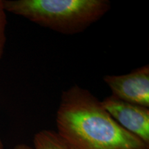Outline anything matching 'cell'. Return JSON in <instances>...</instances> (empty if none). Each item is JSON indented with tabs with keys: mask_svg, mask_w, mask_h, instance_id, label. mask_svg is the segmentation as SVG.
<instances>
[{
	"mask_svg": "<svg viewBox=\"0 0 149 149\" xmlns=\"http://www.w3.org/2000/svg\"><path fill=\"white\" fill-rule=\"evenodd\" d=\"M55 121L56 132L68 149H149L121 126L97 97L78 85L62 92Z\"/></svg>",
	"mask_w": 149,
	"mask_h": 149,
	"instance_id": "1",
	"label": "cell"
},
{
	"mask_svg": "<svg viewBox=\"0 0 149 149\" xmlns=\"http://www.w3.org/2000/svg\"><path fill=\"white\" fill-rule=\"evenodd\" d=\"M6 12L65 35L77 34L110 10L108 0H3Z\"/></svg>",
	"mask_w": 149,
	"mask_h": 149,
	"instance_id": "2",
	"label": "cell"
},
{
	"mask_svg": "<svg viewBox=\"0 0 149 149\" xmlns=\"http://www.w3.org/2000/svg\"><path fill=\"white\" fill-rule=\"evenodd\" d=\"M104 81L119 100L149 108V65L125 74H107Z\"/></svg>",
	"mask_w": 149,
	"mask_h": 149,
	"instance_id": "3",
	"label": "cell"
},
{
	"mask_svg": "<svg viewBox=\"0 0 149 149\" xmlns=\"http://www.w3.org/2000/svg\"><path fill=\"white\" fill-rule=\"evenodd\" d=\"M101 103L121 126L149 144V108L122 101L113 95Z\"/></svg>",
	"mask_w": 149,
	"mask_h": 149,
	"instance_id": "4",
	"label": "cell"
},
{
	"mask_svg": "<svg viewBox=\"0 0 149 149\" xmlns=\"http://www.w3.org/2000/svg\"><path fill=\"white\" fill-rule=\"evenodd\" d=\"M33 149H68L55 130H41L33 138Z\"/></svg>",
	"mask_w": 149,
	"mask_h": 149,
	"instance_id": "5",
	"label": "cell"
},
{
	"mask_svg": "<svg viewBox=\"0 0 149 149\" xmlns=\"http://www.w3.org/2000/svg\"><path fill=\"white\" fill-rule=\"evenodd\" d=\"M7 25L6 11L3 0H0V60L2 59L4 53L5 45L6 42V27Z\"/></svg>",
	"mask_w": 149,
	"mask_h": 149,
	"instance_id": "6",
	"label": "cell"
},
{
	"mask_svg": "<svg viewBox=\"0 0 149 149\" xmlns=\"http://www.w3.org/2000/svg\"><path fill=\"white\" fill-rule=\"evenodd\" d=\"M13 149H33V147L25 144H20L14 147Z\"/></svg>",
	"mask_w": 149,
	"mask_h": 149,
	"instance_id": "7",
	"label": "cell"
},
{
	"mask_svg": "<svg viewBox=\"0 0 149 149\" xmlns=\"http://www.w3.org/2000/svg\"><path fill=\"white\" fill-rule=\"evenodd\" d=\"M0 149H3V144L1 139V137H0Z\"/></svg>",
	"mask_w": 149,
	"mask_h": 149,
	"instance_id": "8",
	"label": "cell"
}]
</instances>
